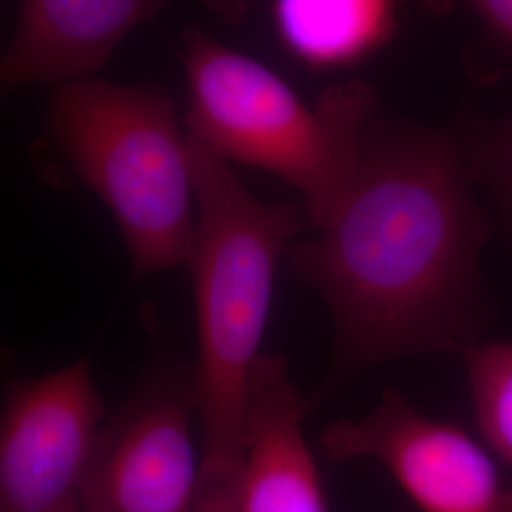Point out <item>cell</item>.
Returning a JSON list of instances; mask_svg holds the SVG:
<instances>
[{"instance_id":"11","label":"cell","mask_w":512,"mask_h":512,"mask_svg":"<svg viewBox=\"0 0 512 512\" xmlns=\"http://www.w3.org/2000/svg\"><path fill=\"white\" fill-rule=\"evenodd\" d=\"M476 425L488 446L512 467V342H475L461 353Z\"/></svg>"},{"instance_id":"4","label":"cell","mask_w":512,"mask_h":512,"mask_svg":"<svg viewBox=\"0 0 512 512\" xmlns=\"http://www.w3.org/2000/svg\"><path fill=\"white\" fill-rule=\"evenodd\" d=\"M57 150L109 207L135 277L190 266L198 203L177 107L164 92L88 78L57 88L48 116Z\"/></svg>"},{"instance_id":"3","label":"cell","mask_w":512,"mask_h":512,"mask_svg":"<svg viewBox=\"0 0 512 512\" xmlns=\"http://www.w3.org/2000/svg\"><path fill=\"white\" fill-rule=\"evenodd\" d=\"M188 137L228 164L253 165L296 188L323 228L355 179L378 99L365 82H340L310 107L249 55L202 29L184 35Z\"/></svg>"},{"instance_id":"5","label":"cell","mask_w":512,"mask_h":512,"mask_svg":"<svg viewBox=\"0 0 512 512\" xmlns=\"http://www.w3.org/2000/svg\"><path fill=\"white\" fill-rule=\"evenodd\" d=\"M196 418L194 365L160 338L101 431L82 512H203Z\"/></svg>"},{"instance_id":"12","label":"cell","mask_w":512,"mask_h":512,"mask_svg":"<svg viewBox=\"0 0 512 512\" xmlns=\"http://www.w3.org/2000/svg\"><path fill=\"white\" fill-rule=\"evenodd\" d=\"M458 135L473 183L492 194L512 228V109L495 120L473 118Z\"/></svg>"},{"instance_id":"6","label":"cell","mask_w":512,"mask_h":512,"mask_svg":"<svg viewBox=\"0 0 512 512\" xmlns=\"http://www.w3.org/2000/svg\"><path fill=\"white\" fill-rule=\"evenodd\" d=\"M107 420L88 359L10 385L0 416V512H82Z\"/></svg>"},{"instance_id":"2","label":"cell","mask_w":512,"mask_h":512,"mask_svg":"<svg viewBox=\"0 0 512 512\" xmlns=\"http://www.w3.org/2000/svg\"><path fill=\"white\" fill-rule=\"evenodd\" d=\"M198 203L194 275L200 353L202 511L228 512L243 463L245 410L270 313L275 268L308 219L256 200L230 164L188 137Z\"/></svg>"},{"instance_id":"1","label":"cell","mask_w":512,"mask_h":512,"mask_svg":"<svg viewBox=\"0 0 512 512\" xmlns=\"http://www.w3.org/2000/svg\"><path fill=\"white\" fill-rule=\"evenodd\" d=\"M454 129L376 118L355 179L315 238L289 249L294 274L332 317L321 403L372 366L458 353L488 319L480 256L490 222Z\"/></svg>"},{"instance_id":"13","label":"cell","mask_w":512,"mask_h":512,"mask_svg":"<svg viewBox=\"0 0 512 512\" xmlns=\"http://www.w3.org/2000/svg\"><path fill=\"white\" fill-rule=\"evenodd\" d=\"M467 6L480 27L486 48L512 74V0H475Z\"/></svg>"},{"instance_id":"7","label":"cell","mask_w":512,"mask_h":512,"mask_svg":"<svg viewBox=\"0 0 512 512\" xmlns=\"http://www.w3.org/2000/svg\"><path fill=\"white\" fill-rule=\"evenodd\" d=\"M321 446L334 463L374 459L421 512H512V488L490 454L395 389H385L363 418L332 423Z\"/></svg>"},{"instance_id":"10","label":"cell","mask_w":512,"mask_h":512,"mask_svg":"<svg viewBox=\"0 0 512 512\" xmlns=\"http://www.w3.org/2000/svg\"><path fill=\"white\" fill-rule=\"evenodd\" d=\"M275 29L311 69L351 67L397 33V8L384 0H279Z\"/></svg>"},{"instance_id":"8","label":"cell","mask_w":512,"mask_h":512,"mask_svg":"<svg viewBox=\"0 0 512 512\" xmlns=\"http://www.w3.org/2000/svg\"><path fill=\"white\" fill-rule=\"evenodd\" d=\"M311 406L285 357H258L245 410L243 463L228 512H330L304 437Z\"/></svg>"},{"instance_id":"9","label":"cell","mask_w":512,"mask_h":512,"mask_svg":"<svg viewBox=\"0 0 512 512\" xmlns=\"http://www.w3.org/2000/svg\"><path fill=\"white\" fill-rule=\"evenodd\" d=\"M164 8L156 0H25L0 59V84L61 88L93 78L133 29Z\"/></svg>"}]
</instances>
